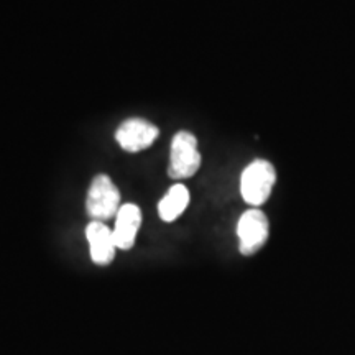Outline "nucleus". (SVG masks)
I'll return each instance as SVG.
<instances>
[{"mask_svg":"<svg viewBox=\"0 0 355 355\" xmlns=\"http://www.w3.org/2000/svg\"><path fill=\"white\" fill-rule=\"evenodd\" d=\"M277 183V171L266 159H255L242 173L241 193L243 201L250 206H261L272 194Z\"/></svg>","mask_w":355,"mask_h":355,"instance_id":"obj_1","label":"nucleus"},{"mask_svg":"<svg viewBox=\"0 0 355 355\" xmlns=\"http://www.w3.org/2000/svg\"><path fill=\"white\" fill-rule=\"evenodd\" d=\"M199 166H201V153L198 150V139L191 132L180 130L171 140L168 175L173 180H186L196 175Z\"/></svg>","mask_w":355,"mask_h":355,"instance_id":"obj_2","label":"nucleus"},{"mask_svg":"<svg viewBox=\"0 0 355 355\" xmlns=\"http://www.w3.org/2000/svg\"><path fill=\"white\" fill-rule=\"evenodd\" d=\"M121 209V193L107 175H99L92 180L87 191L86 211L94 220H109Z\"/></svg>","mask_w":355,"mask_h":355,"instance_id":"obj_3","label":"nucleus"},{"mask_svg":"<svg viewBox=\"0 0 355 355\" xmlns=\"http://www.w3.org/2000/svg\"><path fill=\"white\" fill-rule=\"evenodd\" d=\"M270 225L266 216L260 209H248L243 212L237 224V235L241 242V254L242 255H254L265 245L268 239Z\"/></svg>","mask_w":355,"mask_h":355,"instance_id":"obj_4","label":"nucleus"},{"mask_svg":"<svg viewBox=\"0 0 355 355\" xmlns=\"http://www.w3.org/2000/svg\"><path fill=\"white\" fill-rule=\"evenodd\" d=\"M158 135V127L145 121V119H128L119 127L117 133H115V140L119 141L122 150L128 153H137L152 146Z\"/></svg>","mask_w":355,"mask_h":355,"instance_id":"obj_5","label":"nucleus"},{"mask_svg":"<svg viewBox=\"0 0 355 355\" xmlns=\"http://www.w3.org/2000/svg\"><path fill=\"white\" fill-rule=\"evenodd\" d=\"M86 237L91 247V259L96 265L105 266L115 259L117 243H115L114 232L104 222L92 220L86 227Z\"/></svg>","mask_w":355,"mask_h":355,"instance_id":"obj_6","label":"nucleus"},{"mask_svg":"<svg viewBox=\"0 0 355 355\" xmlns=\"http://www.w3.org/2000/svg\"><path fill=\"white\" fill-rule=\"evenodd\" d=\"M141 225V211L137 204H123L115 216L114 239L117 248L130 250Z\"/></svg>","mask_w":355,"mask_h":355,"instance_id":"obj_7","label":"nucleus"},{"mask_svg":"<svg viewBox=\"0 0 355 355\" xmlns=\"http://www.w3.org/2000/svg\"><path fill=\"white\" fill-rule=\"evenodd\" d=\"M189 204V191L184 184L178 183L171 186L170 191L163 196L158 204V214L162 220L173 222L183 214Z\"/></svg>","mask_w":355,"mask_h":355,"instance_id":"obj_8","label":"nucleus"}]
</instances>
